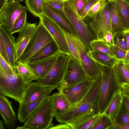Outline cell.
<instances>
[{
	"mask_svg": "<svg viewBox=\"0 0 129 129\" xmlns=\"http://www.w3.org/2000/svg\"><path fill=\"white\" fill-rule=\"evenodd\" d=\"M49 129H70L71 128L69 125L66 123H61L54 126H51L50 127Z\"/></svg>",
	"mask_w": 129,
	"mask_h": 129,
	"instance_id": "c3c4849f",
	"label": "cell"
},
{
	"mask_svg": "<svg viewBox=\"0 0 129 129\" xmlns=\"http://www.w3.org/2000/svg\"><path fill=\"white\" fill-rule=\"evenodd\" d=\"M80 59L81 64L88 78L94 80L102 73L103 66L90 57L87 48L77 35L70 33Z\"/></svg>",
	"mask_w": 129,
	"mask_h": 129,
	"instance_id": "ba28073f",
	"label": "cell"
},
{
	"mask_svg": "<svg viewBox=\"0 0 129 129\" xmlns=\"http://www.w3.org/2000/svg\"><path fill=\"white\" fill-rule=\"evenodd\" d=\"M0 68L7 73L13 74L17 71L16 68L12 67L8 64L0 55Z\"/></svg>",
	"mask_w": 129,
	"mask_h": 129,
	"instance_id": "f35d334b",
	"label": "cell"
},
{
	"mask_svg": "<svg viewBox=\"0 0 129 129\" xmlns=\"http://www.w3.org/2000/svg\"><path fill=\"white\" fill-rule=\"evenodd\" d=\"M109 1L110 2H111L112 1H114L115 0H107Z\"/></svg>",
	"mask_w": 129,
	"mask_h": 129,
	"instance_id": "6f0895ef",
	"label": "cell"
},
{
	"mask_svg": "<svg viewBox=\"0 0 129 129\" xmlns=\"http://www.w3.org/2000/svg\"><path fill=\"white\" fill-rule=\"evenodd\" d=\"M112 124V120L104 113L89 129H108Z\"/></svg>",
	"mask_w": 129,
	"mask_h": 129,
	"instance_id": "836d02e7",
	"label": "cell"
},
{
	"mask_svg": "<svg viewBox=\"0 0 129 129\" xmlns=\"http://www.w3.org/2000/svg\"><path fill=\"white\" fill-rule=\"evenodd\" d=\"M87 54L92 59L103 66L112 67L117 60L115 57L98 51L90 50Z\"/></svg>",
	"mask_w": 129,
	"mask_h": 129,
	"instance_id": "484cf974",
	"label": "cell"
},
{
	"mask_svg": "<svg viewBox=\"0 0 129 129\" xmlns=\"http://www.w3.org/2000/svg\"><path fill=\"white\" fill-rule=\"evenodd\" d=\"M4 126V125L3 123L1 120H0V129H5Z\"/></svg>",
	"mask_w": 129,
	"mask_h": 129,
	"instance_id": "f5cc1de1",
	"label": "cell"
},
{
	"mask_svg": "<svg viewBox=\"0 0 129 129\" xmlns=\"http://www.w3.org/2000/svg\"><path fill=\"white\" fill-rule=\"evenodd\" d=\"M83 0V1H84L85 2H86V1L87 0Z\"/></svg>",
	"mask_w": 129,
	"mask_h": 129,
	"instance_id": "680465c9",
	"label": "cell"
},
{
	"mask_svg": "<svg viewBox=\"0 0 129 129\" xmlns=\"http://www.w3.org/2000/svg\"><path fill=\"white\" fill-rule=\"evenodd\" d=\"M121 88L129 94V83H122Z\"/></svg>",
	"mask_w": 129,
	"mask_h": 129,
	"instance_id": "681fc988",
	"label": "cell"
},
{
	"mask_svg": "<svg viewBox=\"0 0 129 129\" xmlns=\"http://www.w3.org/2000/svg\"><path fill=\"white\" fill-rule=\"evenodd\" d=\"M123 99L121 88L114 92L104 112L105 114L112 120H116L122 105Z\"/></svg>",
	"mask_w": 129,
	"mask_h": 129,
	"instance_id": "ac0fdd59",
	"label": "cell"
},
{
	"mask_svg": "<svg viewBox=\"0 0 129 129\" xmlns=\"http://www.w3.org/2000/svg\"><path fill=\"white\" fill-rule=\"evenodd\" d=\"M88 78L80 62L70 55L63 81L60 85L68 86L79 83Z\"/></svg>",
	"mask_w": 129,
	"mask_h": 129,
	"instance_id": "8fae6325",
	"label": "cell"
},
{
	"mask_svg": "<svg viewBox=\"0 0 129 129\" xmlns=\"http://www.w3.org/2000/svg\"><path fill=\"white\" fill-rule=\"evenodd\" d=\"M99 0H87L86 1L80 16L81 19H84V18L90 9Z\"/></svg>",
	"mask_w": 129,
	"mask_h": 129,
	"instance_id": "b9f144b4",
	"label": "cell"
},
{
	"mask_svg": "<svg viewBox=\"0 0 129 129\" xmlns=\"http://www.w3.org/2000/svg\"><path fill=\"white\" fill-rule=\"evenodd\" d=\"M111 23L112 31L115 33L126 30L120 12L115 1L110 2Z\"/></svg>",
	"mask_w": 129,
	"mask_h": 129,
	"instance_id": "603a6c76",
	"label": "cell"
},
{
	"mask_svg": "<svg viewBox=\"0 0 129 129\" xmlns=\"http://www.w3.org/2000/svg\"><path fill=\"white\" fill-rule=\"evenodd\" d=\"M129 30V29L127 30Z\"/></svg>",
	"mask_w": 129,
	"mask_h": 129,
	"instance_id": "91938a15",
	"label": "cell"
},
{
	"mask_svg": "<svg viewBox=\"0 0 129 129\" xmlns=\"http://www.w3.org/2000/svg\"><path fill=\"white\" fill-rule=\"evenodd\" d=\"M98 106L100 114L104 113L114 92L121 88V83L115 64L103 66Z\"/></svg>",
	"mask_w": 129,
	"mask_h": 129,
	"instance_id": "7a4b0ae2",
	"label": "cell"
},
{
	"mask_svg": "<svg viewBox=\"0 0 129 129\" xmlns=\"http://www.w3.org/2000/svg\"><path fill=\"white\" fill-rule=\"evenodd\" d=\"M16 68L18 76L28 83L36 80V74L27 63L19 60L16 62Z\"/></svg>",
	"mask_w": 129,
	"mask_h": 129,
	"instance_id": "d4e9b609",
	"label": "cell"
},
{
	"mask_svg": "<svg viewBox=\"0 0 129 129\" xmlns=\"http://www.w3.org/2000/svg\"><path fill=\"white\" fill-rule=\"evenodd\" d=\"M26 7L16 1L4 3L0 10V25L10 33L15 21Z\"/></svg>",
	"mask_w": 129,
	"mask_h": 129,
	"instance_id": "7c38bea8",
	"label": "cell"
},
{
	"mask_svg": "<svg viewBox=\"0 0 129 129\" xmlns=\"http://www.w3.org/2000/svg\"><path fill=\"white\" fill-rule=\"evenodd\" d=\"M45 0H44V1H45Z\"/></svg>",
	"mask_w": 129,
	"mask_h": 129,
	"instance_id": "94428289",
	"label": "cell"
},
{
	"mask_svg": "<svg viewBox=\"0 0 129 129\" xmlns=\"http://www.w3.org/2000/svg\"><path fill=\"white\" fill-rule=\"evenodd\" d=\"M123 61L124 63L129 62V51H127L126 54Z\"/></svg>",
	"mask_w": 129,
	"mask_h": 129,
	"instance_id": "816d5d0a",
	"label": "cell"
},
{
	"mask_svg": "<svg viewBox=\"0 0 129 129\" xmlns=\"http://www.w3.org/2000/svg\"><path fill=\"white\" fill-rule=\"evenodd\" d=\"M121 89L123 96L122 104L129 113V94L121 88Z\"/></svg>",
	"mask_w": 129,
	"mask_h": 129,
	"instance_id": "f6af8a7d",
	"label": "cell"
},
{
	"mask_svg": "<svg viewBox=\"0 0 129 129\" xmlns=\"http://www.w3.org/2000/svg\"><path fill=\"white\" fill-rule=\"evenodd\" d=\"M70 55L59 52L47 74L43 79L37 80V82L46 87H52L55 88L58 87L63 81Z\"/></svg>",
	"mask_w": 129,
	"mask_h": 129,
	"instance_id": "52a82bcc",
	"label": "cell"
},
{
	"mask_svg": "<svg viewBox=\"0 0 129 129\" xmlns=\"http://www.w3.org/2000/svg\"><path fill=\"white\" fill-rule=\"evenodd\" d=\"M27 7L24 9L15 21L10 31L11 34L19 32L24 26L27 22Z\"/></svg>",
	"mask_w": 129,
	"mask_h": 129,
	"instance_id": "4dcf8cb0",
	"label": "cell"
},
{
	"mask_svg": "<svg viewBox=\"0 0 129 129\" xmlns=\"http://www.w3.org/2000/svg\"><path fill=\"white\" fill-rule=\"evenodd\" d=\"M42 23L57 44L60 52L72 54L63 34L62 28L52 19L44 14L40 16Z\"/></svg>",
	"mask_w": 129,
	"mask_h": 129,
	"instance_id": "4fadbf2b",
	"label": "cell"
},
{
	"mask_svg": "<svg viewBox=\"0 0 129 129\" xmlns=\"http://www.w3.org/2000/svg\"><path fill=\"white\" fill-rule=\"evenodd\" d=\"M113 49L115 58L117 60H123L126 54L127 51L113 45Z\"/></svg>",
	"mask_w": 129,
	"mask_h": 129,
	"instance_id": "7bdbcfd3",
	"label": "cell"
},
{
	"mask_svg": "<svg viewBox=\"0 0 129 129\" xmlns=\"http://www.w3.org/2000/svg\"><path fill=\"white\" fill-rule=\"evenodd\" d=\"M59 52L58 47L53 39L45 45L32 56L29 59L28 62H37L49 57Z\"/></svg>",
	"mask_w": 129,
	"mask_h": 129,
	"instance_id": "7402d4cb",
	"label": "cell"
},
{
	"mask_svg": "<svg viewBox=\"0 0 129 129\" xmlns=\"http://www.w3.org/2000/svg\"><path fill=\"white\" fill-rule=\"evenodd\" d=\"M121 84L129 83V73L123 60H117L115 64Z\"/></svg>",
	"mask_w": 129,
	"mask_h": 129,
	"instance_id": "d6a6232c",
	"label": "cell"
},
{
	"mask_svg": "<svg viewBox=\"0 0 129 129\" xmlns=\"http://www.w3.org/2000/svg\"><path fill=\"white\" fill-rule=\"evenodd\" d=\"M84 19L96 39H104L109 32L113 36L111 23L110 3L108 1L106 0L105 5L99 11Z\"/></svg>",
	"mask_w": 129,
	"mask_h": 129,
	"instance_id": "277c9868",
	"label": "cell"
},
{
	"mask_svg": "<svg viewBox=\"0 0 129 129\" xmlns=\"http://www.w3.org/2000/svg\"><path fill=\"white\" fill-rule=\"evenodd\" d=\"M120 12L123 24L126 30L129 29V4L123 0H115Z\"/></svg>",
	"mask_w": 129,
	"mask_h": 129,
	"instance_id": "f546056e",
	"label": "cell"
},
{
	"mask_svg": "<svg viewBox=\"0 0 129 129\" xmlns=\"http://www.w3.org/2000/svg\"><path fill=\"white\" fill-rule=\"evenodd\" d=\"M62 30L72 55L80 61V57L70 35V33L68 32L62 28Z\"/></svg>",
	"mask_w": 129,
	"mask_h": 129,
	"instance_id": "e575fe53",
	"label": "cell"
},
{
	"mask_svg": "<svg viewBox=\"0 0 129 129\" xmlns=\"http://www.w3.org/2000/svg\"><path fill=\"white\" fill-rule=\"evenodd\" d=\"M124 63L126 69L129 73V62Z\"/></svg>",
	"mask_w": 129,
	"mask_h": 129,
	"instance_id": "db71d44e",
	"label": "cell"
},
{
	"mask_svg": "<svg viewBox=\"0 0 129 129\" xmlns=\"http://www.w3.org/2000/svg\"><path fill=\"white\" fill-rule=\"evenodd\" d=\"M89 45L91 50L98 51L115 58L113 46H110L104 39H95L90 42Z\"/></svg>",
	"mask_w": 129,
	"mask_h": 129,
	"instance_id": "4316f807",
	"label": "cell"
},
{
	"mask_svg": "<svg viewBox=\"0 0 129 129\" xmlns=\"http://www.w3.org/2000/svg\"><path fill=\"white\" fill-rule=\"evenodd\" d=\"M106 1V0L98 1L90 9L84 18L89 17L99 11L105 5Z\"/></svg>",
	"mask_w": 129,
	"mask_h": 129,
	"instance_id": "ab89813d",
	"label": "cell"
},
{
	"mask_svg": "<svg viewBox=\"0 0 129 129\" xmlns=\"http://www.w3.org/2000/svg\"><path fill=\"white\" fill-rule=\"evenodd\" d=\"M100 113L99 109H93L86 111L74 118L66 123L72 129L76 128L84 123L94 116Z\"/></svg>",
	"mask_w": 129,
	"mask_h": 129,
	"instance_id": "83f0119b",
	"label": "cell"
},
{
	"mask_svg": "<svg viewBox=\"0 0 129 129\" xmlns=\"http://www.w3.org/2000/svg\"><path fill=\"white\" fill-rule=\"evenodd\" d=\"M8 1H15L18 2H22L24 1V0H8Z\"/></svg>",
	"mask_w": 129,
	"mask_h": 129,
	"instance_id": "11a10c76",
	"label": "cell"
},
{
	"mask_svg": "<svg viewBox=\"0 0 129 129\" xmlns=\"http://www.w3.org/2000/svg\"><path fill=\"white\" fill-rule=\"evenodd\" d=\"M127 4H129V0H123Z\"/></svg>",
	"mask_w": 129,
	"mask_h": 129,
	"instance_id": "9f6ffc18",
	"label": "cell"
},
{
	"mask_svg": "<svg viewBox=\"0 0 129 129\" xmlns=\"http://www.w3.org/2000/svg\"><path fill=\"white\" fill-rule=\"evenodd\" d=\"M55 116L51 96L50 95L31 114L24 125L29 129H49Z\"/></svg>",
	"mask_w": 129,
	"mask_h": 129,
	"instance_id": "8992f818",
	"label": "cell"
},
{
	"mask_svg": "<svg viewBox=\"0 0 129 129\" xmlns=\"http://www.w3.org/2000/svg\"><path fill=\"white\" fill-rule=\"evenodd\" d=\"M103 114L99 113L94 116L84 123L77 127L76 129H89Z\"/></svg>",
	"mask_w": 129,
	"mask_h": 129,
	"instance_id": "74e56055",
	"label": "cell"
},
{
	"mask_svg": "<svg viewBox=\"0 0 129 129\" xmlns=\"http://www.w3.org/2000/svg\"><path fill=\"white\" fill-rule=\"evenodd\" d=\"M58 12L69 22L77 35L85 46L90 49V42L96 39L84 19L80 18L76 8V0H66L63 11Z\"/></svg>",
	"mask_w": 129,
	"mask_h": 129,
	"instance_id": "3957f363",
	"label": "cell"
},
{
	"mask_svg": "<svg viewBox=\"0 0 129 129\" xmlns=\"http://www.w3.org/2000/svg\"><path fill=\"white\" fill-rule=\"evenodd\" d=\"M43 14L53 20L68 32L77 35L75 30L69 22L60 13L45 2Z\"/></svg>",
	"mask_w": 129,
	"mask_h": 129,
	"instance_id": "44dd1931",
	"label": "cell"
},
{
	"mask_svg": "<svg viewBox=\"0 0 129 129\" xmlns=\"http://www.w3.org/2000/svg\"><path fill=\"white\" fill-rule=\"evenodd\" d=\"M0 92V113L7 128L14 129L16 122L17 118L13 109L12 101Z\"/></svg>",
	"mask_w": 129,
	"mask_h": 129,
	"instance_id": "2e32d148",
	"label": "cell"
},
{
	"mask_svg": "<svg viewBox=\"0 0 129 129\" xmlns=\"http://www.w3.org/2000/svg\"><path fill=\"white\" fill-rule=\"evenodd\" d=\"M66 0H46L45 3L57 12L63 11Z\"/></svg>",
	"mask_w": 129,
	"mask_h": 129,
	"instance_id": "8d00e7d4",
	"label": "cell"
},
{
	"mask_svg": "<svg viewBox=\"0 0 129 129\" xmlns=\"http://www.w3.org/2000/svg\"><path fill=\"white\" fill-rule=\"evenodd\" d=\"M102 74L93 80L90 89L79 102L71 106L64 113L55 116L54 117L58 122L66 123L90 110L99 109L98 102L102 82Z\"/></svg>",
	"mask_w": 129,
	"mask_h": 129,
	"instance_id": "6da1fadb",
	"label": "cell"
},
{
	"mask_svg": "<svg viewBox=\"0 0 129 129\" xmlns=\"http://www.w3.org/2000/svg\"><path fill=\"white\" fill-rule=\"evenodd\" d=\"M0 32L4 38L5 47L9 57L10 65L13 67L16 68V54L15 49V39L14 36L11 33L0 25Z\"/></svg>",
	"mask_w": 129,
	"mask_h": 129,
	"instance_id": "ffe728a7",
	"label": "cell"
},
{
	"mask_svg": "<svg viewBox=\"0 0 129 129\" xmlns=\"http://www.w3.org/2000/svg\"><path fill=\"white\" fill-rule=\"evenodd\" d=\"M0 55L2 56L6 62L10 65L9 59L5 47L3 36L2 33L1 32H0Z\"/></svg>",
	"mask_w": 129,
	"mask_h": 129,
	"instance_id": "60d3db41",
	"label": "cell"
},
{
	"mask_svg": "<svg viewBox=\"0 0 129 129\" xmlns=\"http://www.w3.org/2000/svg\"><path fill=\"white\" fill-rule=\"evenodd\" d=\"M48 87L37 82H30L27 85L24 92L21 104H26L35 100L46 91Z\"/></svg>",
	"mask_w": 129,
	"mask_h": 129,
	"instance_id": "d6986e66",
	"label": "cell"
},
{
	"mask_svg": "<svg viewBox=\"0 0 129 129\" xmlns=\"http://www.w3.org/2000/svg\"><path fill=\"white\" fill-rule=\"evenodd\" d=\"M27 10L35 17L40 18L43 14L44 0H25Z\"/></svg>",
	"mask_w": 129,
	"mask_h": 129,
	"instance_id": "f1b7e54d",
	"label": "cell"
},
{
	"mask_svg": "<svg viewBox=\"0 0 129 129\" xmlns=\"http://www.w3.org/2000/svg\"><path fill=\"white\" fill-rule=\"evenodd\" d=\"M112 124L109 127L108 129H129V126L126 125L116 120H112Z\"/></svg>",
	"mask_w": 129,
	"mask_h": 129,
	"instance_id": "ee69618b",
	"label": "cell"
},
{
	"mask_svg": "<svg viewBox=\"0 0 129 129\" xmlns=\"http://www.w3.org/2000/svg\"><path fill=\"white\" fill-rule=\"evenodd\" d=\"M51 96L55 116L64 113L71 107L70 103L62 93H56Z\"/></svg>",
	"mask_w": 129,
	"mask_h": 129,
	"instance_id": "cb8c5ba5",
	"label": "cell"
},
{
	"mask_svg": "<svg viewBox=\"0 0 129 129\" xmlns=\"http://www.w3.org/2000/svg\"><path fill=\"white\" fill-rule=\"evenodd\" d=\"M85 2L83 0H76L77 9L79 14L81 15Z\"/></svg>",
	"mask_w": 129,
	"mask_h": 129,
	"instance_id": "bcb514c9",
	"label": "cell"
},
{
	"mask_svg": "<svg viewBox=\"0 0 129 129\" xmlns=\"http://www.w3.org/2000/svg\"><path fill=\"white\" fill-rule=\"evenodd\" d=\"M104 39L110 46H113V35L112 33L110 32L108 33Z\"/></svg>",
	"mask_w": 129,
	"mask_h": 129,
	"instance_id": "7dc6e473",
	"label": "cell"
},
{
	"mask_svg": "<svg viewBox=\"0 0 129 129\" xmlns=\"http://www.w3.org/2000/svg\"><path fill=\"white\" fill-rule=\"evenodd\" d=\"M58 53L36 62L27 63L36 74L37 81L43 79L47 74L53 64Z\"/></svg>",
	"mask_w": 129,
	"mask_h": 129,
	"instance_id": "e0dca14e",
	"label": "cell"
},
{
	"mask_svg": "<svg viewBox=\"0 0 129 129\" xmlns=\"http://www.w3.org/2000/svg\"><path fill=\"white\" fill-rule=\"evenodd\" d=\"M54 89L52 87H48L44 92L35 100L26 104H20L18 112V119L21 122H24L44 99L50 95Z\"/></svg>",
	"mask_w": 129,
	"mask_h": 129,
	"instance_id": "9a60e30c",
	"label": "cell"
},
{
	"mask_svg": "<svg viewBox=\"0 0 129 129\" xmlns=\"http://www.w3.org/2000/svg\"><path fill=\"white\" fill-rule=\"evenodd\" d=\"M28 83L19 77L17 71L8 73L0 68V92L21 104Z\"/></svg>",
	"mask_w": 129,
	"mask_h": 129,
	"instance_id": "5b68a950",
	"label": "cell"
},
{
	"mask_svg": "<svg viewBox=\"0 0 129 129\" xmlns=\"http://www.w3.org/2000/svg\"><path fill=\"white\" fill-rule=\"evenodd\" d=\"M116 120L129 126V113L122 104Z\"/></svg>",
	"mask_w": 129,
	"mask_h": 129,
	"instance_id": "d590c367",
	"label": "cell"
},
{
	"mask_svg": "<svg viewBox=\"0 0 129 129\" xmlns=\"http://www.w3.org/2000/svg\"><path fill=\"white\" fill-rule=\"evenodd\" d=\"M38 24L19 60L27 63L30 57L45 45L53 40L43 25L41 17Z\"/></svg>",
	"mask_w": 129,
	"mask_h": 129,
	"instance_id": "9c48e42d",
	"label": "cell"
},
{
	"mask_svg": "<svg viewBox=\"0 0 129 129\" xmlns=\"http://www.w3.org/2000/svg\"><path fill=\"white\" fill-rule=\"evenodd\" d=\"M126 36L127 44V51H129V31L125 30Z\"/></svg>",
	"mask_w": 129,
	"mask_h": 129,
	"instance_id": "f907efd6",
	"label": "cell"
},
{
	"mask_svg": "<svg viewBox=\"0 0 129 129\" xmlns=\"http://www.w3.org/2000/svg\"><path fill=\"white\" fill-rule=\"evenodd\" d=\"M94 80L88 78L74 85L68 86L60 85L57 88L59 92L62 94L71 106H73L78 103L84 97L90 89Z\"/></svg>",
	"mask_w": 129,
	"mask_h": 129,
	"instance_id": "30bf717a",
	"label": "cell"
},
{
	"mask_svg": "<svg viewBox=\"0 0 129 129\" xmlns=\"http://www.w3.org/2000/svg\"><path fill=\"white\" fill-rule=\"evenodd\" d=\"M37 23L26 22L23 28L18 33L15 41L16 62L19 60L37 26Z\"/></svg>",
	"mask_w": 129,
	"mask_h": 129,
	"instance_id": "5bb4252c",
	"label": "cell"
},
{
	"mask_svg": "<svg viewBox=\"0 0 129 129\" xmlns=\"http://www.w3.org/2000/svg\"><path fill=\"white\" fill-rule=\"evenodd\" d=\"M113 42L114 45L127 51L125 31L115 33L113 36Z\"/></svg>",
	"mask_w": 129,
	"mask_h": 129,
	"instance_id": "1f68e13d",
	"label": "cell"
}]
</instances>
